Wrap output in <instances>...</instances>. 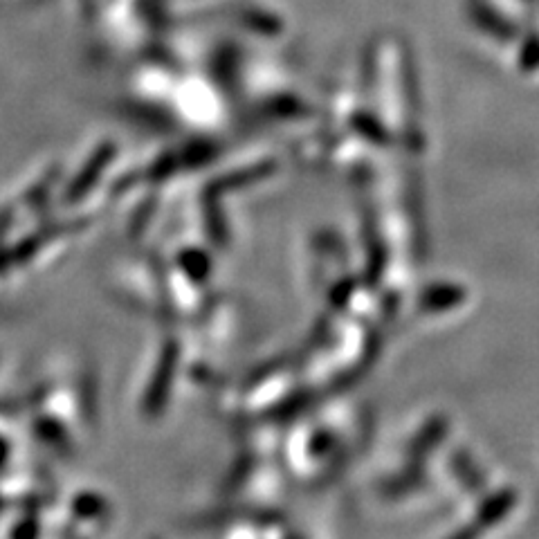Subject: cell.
<instances>
[{
  "mask_svg": "<svg viewBox=\"0 0 539 539\" xmlns=\"http://www.w3.org/2000/svg\"><path fill=\"white\" fill-rule=\"evenodd\" d=\"M515 504V495L513 492H499L497 497H492L486 506H483L479 510V515H477V526L483 528V526H492V524H497L501 517H504L510 508H513Z\"/></svg>",
  "mask_w": 539,
  "mask_h": 539,
  "instance_id": "6da1fadb",
  "label": "cell"
},
{
  "mask_svg": "<svg viewBox=\"0 0 539 539\" xmlns=\"http://www.w3.org/2000/svg\"><path fill=\"white\" fill-rule=\"evenodd\" d=\"M479 535V526H465L459 533H454L450 539H477Z\"/></svg>",
  "mask_w": 539,
  "mask_h": 539,
  "instance_id": "7a4b0ae2",
  "label": "cell"
}]
</instances>
